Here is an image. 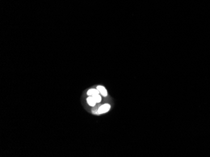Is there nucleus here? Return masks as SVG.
<instances>
[{
	"instance_id": "obj_5",
	"label": "nucleus",
	"mask_w": 210,
	"mask_h": 157,
	"mask_svg": "<svg viewBox=\"0 0 210 157\" xmlns=\"http://www.w3.org/2000/svg\"><path fill=\"white\" fill-rule=\"evenodd\" d=\"M93 98L95 99V100L96 101V103H100L101 101V97L100 95V94H96V95H94L91 96Z\"/></svg>"
},
{
	"instance_id": "obj_2",
	"label": "nucleus",
	"mask_w": 210,
	"mask_h": 157,
	"mask_svg": "<svg viewBox=\"0 0 210 157\" xmlns=\"http://www.w3.org/2000/svg\"><path fill=\"white\" fill-rule=\"evenodd\" d=\"M98 90L100 91V93L103 96H107V91H106V89L104 88V86H97V88Z\"/></svg>"
},
{
	"instance_id": "obj_1",
	"label": "nucleus",
	"mask_w": 210,
	"mask_h": 157,
	"mask_svg": "<svg viewBox=\"0 0 210 157\" xmlns=\"http://www.w3.org/2000/svg\"><path fill=\"white\" fill-rule=\"evenodd\" d=\"M111 108L110 104H104L103 105H101L100 108H99L98 110V113L99 114H103L104 113L108 112Z\"/></svg>"
},
{
	"instance_id": "obj_4",
	"label": "nucleus",
	"mask_w": 210,
	"mask_h": 157,
	"mask_svg": "<svg viewBox=\"0 0 210 157\" xmlns=\"http://www.w3.org/2000/svg\"><path fill=\"white\" fill-rule=\"evenodd\" d=\"M87 94L88 96H92L94 95H96V94H100V91L98 90V89H91L89 90H88L87 91Z\"/></svg>"
},
{
	"instance_id": "obj_3",
	"label": "nucleus",
	"mask_w": 210,
	"mask_h": 157,
	"mask_svg": "<svg viewBox=\"0 0 210 157\" xmlns=\"http://www.w3.org/2000/svg\"><path fill=\"white\" fill-rule=\"evenodd\" d=\"M87 102L88 103V104L91 107H95L96 105V101L95 100V99L93 98L91 96H89L88 98H87Z\"/></svg>"
}]
</instances>
